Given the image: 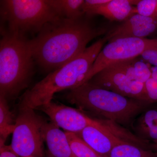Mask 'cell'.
<instances>
[{"mask_svg": "<svg viewBox=\"0 0 157 157\" xmlns=\"http://www.w3.org/2000/svg\"><path fill=\"white\" fill-rule=\"evenodd\" d=\"M1 33L26 37L38 34L47 24L61 18L48 0L1 1Z\"/></svg>", "mask_w": 157, "mask_h": 157, "instance_id": "5b68a950", "label": "cell"}, {"mask_svg": "<svg viewBox=\"0 0 157 157\" xmlns=\"http://www.w3.org/2000/svg\"><path fill=\"white\" fill-rule=\"evenodd\" d=\"M110 0H84L82 5V11L85 14L99 6L109 2Z\"/></svg>", "mask_w": 157, "mask_h": 157, "instance_id": "603a6c76", "label": "cell"}, {"mask_svg": "<svg viewBox=\"0 0 157 157\" xmlns=\"http://www.w3.org/2000/svg\"><path fill=\"white\" fill-rule=\"evenodd\" d=\"M42 135L52 156L77 157L71 148L65 132L52 122H45L42 127Z\"/></svg>", "mask_w": 157, "mask_h": 157, "instance_id": "7c38bea8", "label": "cell"}, {"mask_svg": "<svg viewBox=\"0 0 157 157\" xmlns=\"http://www.w3.org/2000/svg\"><path fill=\"white\" fill-rule=\"evenodd\" d=\"M136 13L144 16L157 17V0H139Z\"/></svg>", "mask_w": 157, "mask_h": 157, "instance_id": "ffe728a7", "label": "cell"}, {"mask_svg": "<svg viewBox=\"0 0 157 157\" xmlns=\"http://www.w3.org/2000/svg\"><path fill=\"white\" fill-rule=\"evenodd\" d=\"M17 155L11 150L10 146L6 144H0V157H17Z\"/></svg>", "mask_w": 157, "mask_h": 157, "instance_id": "cb8c5ba5", "label": "cell"}, {"mask_svg": "<svg viewBox=\"0 0 157 157\" xmlns=\"http://www.w3.org/2000/svg\"><path fill=\"white\" fill-rule=\"evenodd\" d=\"M149 108L135 119L131 128L137 137L154 143L157 141V108Z\"/></svg>", "mask_w": 157, "mask_h": 157, "instance_id": "5bb4252c", "label": "cell"}, {"mask_svg": "<svg viewBox=\"0 0 157 157\" xmlns=\"http://www.w3.org/2000/svg\"><path fill=\"white\" fill-rule=\"evenodd\" d=\"M89 82L124 97L152 104L145 83L132 80L113 66L102 70Z\"/></svg>", "mask_w": 157, "mask_h": 157, "instance_id": "ba28073f", "label": "cell"}, {"mask_svg": "<svg viewBox=\"0 0 157 157\" xmlns=\"http://www.w3.org/2000/svg\"><path fill=\"white\" fill-rule=\"evenodd\" d=\"M105 36L101 38L78 57L62 67L50 72L21 98L19 107L36 109L52 101L56 93L73 89L86 82V76L106 42Z\"/></svg>", "mask_w": 157, "mask_h": 157, "instance_id": "3957f363", "label": "cell"}, {"mask_svg": "<svg viewBox=\"0 0 157 157\" xmlns=\"http://www.w3.org/2000/svg\"><path fill=\"white\" fill-rule=\"evenodd\" d=\"M107 157H157V152L121 141L113 147Z\"/></svg>", "mask_w": 157, "mask_h": 157, "instance_id": "e0dca14e", "label": "cell"}, {"mask_svg": "<svg viewBox=\"0 0 157 157\" xmlns=\"http://www.w3.org/2000/svg\"><path fill=\"white\" fill-rule=\"evenodd\" d=\"M36 109L41 110L48 116L51 121L66 132L78 134L90 125L97 122L78 109L72 108L51 101Z\"/></svg>", "mask_w": 157, "mask_h": 157, "instance_id": "9c48e42d", "label": "cell"}, {"mask_svg": "<svg viewBox=\"0 0 157 157\" xmlns=\"http://www.w3.org/2000/svg\"><path fill=\"white\" fill-rule=\"evenodd\" d=\"M145 85L150 102L152 104L157 103V81L151 77Z\"/></svg>", "mask_w": 157, "mask_h": 157, "instance_id": "7402d4cb", "label": "cell"}, {"mask_svg": "<svg viewBox=\"0 0 157 157\" xmlns=\"http://www.w3.org/2000/svg\"><path fill=\"white\" fill-rule=\"evenodd\" d=\"M1 34L0 96L9 101L29 86L35 61L27 37L6 33Z\"/></svg>", "mask_w": 157, "mask_h": 157, "instance_id": "277c9868", "label": "cell"}, {"mask_svg": "<svg viewBox=\"0 0 157 157\" xmlns=\"http://www.w3.org/2000/svg\"><path fill=\"white\" fill-rule=\"evenodd\" d=\"M45 122L35 109L19 107L10 145L11 150L17 156L43 157L44 140L42 128Z\"/></svg>", "mask_w": 157, "mask_h": 157, "instance_id": "8992f818", "label": "cell"}, {"mask_svg": "<svg viewBox=\"0 0 157 157\" xmlns=\"http://www.w3.org/2000/svg\"><path fill=\"white\" fill-rule=\"evenodd\" d=\"M96 120V123L86 127L76 135L99 155L103 157H107L113 147L122 141Z\"/></svg>", "mask_w": 157, "mask_h": 157, "instance_id": "8fae6325", "label": "cell"}, {"mask_svg": "<svg viewBox=\"0 0 157 157\" xmlns=\"http://www.w3.org/2000/svg\"><path fill=\"white\" fill-rule=\"evenodd\" d=\"M48 2L63 18L76 19L85 14L82 9L84 0H48Z\"/></svg>", "mask_w": 157, "mask_h": 157, "instance_id": "2e32d148", "label": "cell"}, {"mask_svg": "<svg viewBox=\"0 0 157 157\" xmlns=\"http://www.w3.org/2000/svg\"><path fill=\"white\" fill-rule=\"evenodd\" d=\"M15 120L9 109L8 101L0 96V144H4L15 128Z\"/></svg>", "mask_w": 157, "mask_h": 157, "instance_id": "ac0fdd59", "label": "cell"}, {"mask_svg": "<svg viewBox=\"0 0 157 157\" xmlns=\"http://www.w3.org/2000/svg\"><path fill=\"white\" fill-rule=\"evenodd\" d=\"M157 30V17L134 14L123 23L109 31L108 40L113 37L123 36L145 38Z\"/></svg>", "mask_w": 157, "mask_h": 157, "instance_id": "30bf717a", "label": "cell"}, {"mask_svg": "<svg viewBox=\"0 0 157 157\" xmlns=\"http://www.w3.org/2000/svg\"><path fill=\"white\" fill-rule=\"evenodd\" d=\"M153 41L154 39L131 37L111 38L98 54L86 76V82L105 68L140 56Z\"/></svg>", "mask_w": 157, "mask_h": 157, "instance_id": "52a82bcc", "label": "cell"}, {"mask_svg": "<svg viewBox=\"0 0 157 157\" xmlns=\"http://www.w3.org/2000/svg\"><path fill=\"white\" fill-rule=\"evenodd\" d=\"M138 58L111 66L132 80L145 83L151 77V69L149 67L148 64Z\"/></svg>", "mask_w": 157, "mask_h": 157, "instance_id": "9a60e30c", "label": "cell"}, {"mask_svg": "<svg viewBox=\"0 0 157 157\" xmlns=\"http://www.w3.org/2000/svg\"><path fill=\"white\" fill-rule=\"evenodd\" d=\"M154 147L156 149L157 152V141L156 142H154L153 144Z\"/></svg>", "mask_w": 157, "mask_h": 157, "instance_id": "d4e9b609", "label": "cell"}, {"mask_svg": "<svg viewBox=\"0 0 157 157\" xmlns=\"http://www.w3.org/2000/svg\"><path fill=\"white\" fill-rule=\"evenodd\" d=\"M138 2L139 0H110L86 14L90 17L101 15L111 21H124L137 13L134 6Z\"/></svg>", "mask_w": 157, "mask_h": 157, "instance_id": "4fadbf2b", "label": "cell"}, {"mask_svg": "<svg viewBox=\"0 0 157 157\" xmlns=\"http://www.w3.org/2000/svg\"><path fill=\"white\" fill-rule=\"evenodd\" d=\"M85 14L78 18L61 17L47 24L29 40L34 61L47 71L62 67L78 57L93 39L107 32Z\"/></svg>", "mask_w": 157, "mask_h": 157, "instance_id": "6da1fadb", "label": "cell"}, {"mask_svg": "<svg viewBox=\"0 0 157 157\" xmlns=\"http://www.w3.org/2000/svg\"><path fill=\"white\" fill-rule=\"evenodd\" d=\"M141 59L148 64L157 67V39L140 56Z\"/></svg>", "mask_w": 157, "mask_h": 157, "instance_id": "44dd1931", "label": "cell"}, {"mask_svg": "<svg viewBox=\"0 0 157 157\" xmlns=\"http://www.w3.org/2000/svg\"><path fill=\"white\" fill-rule=\"evenodd\" d=\"M46 157H54L53 156H52V155H49L48 156H47Z\"/></svg>", "mask_w": 157, "mask_h": 157, "instance_id": "484cf974", "label": "cell"}, {"mask_svg": "<svg viewBox=\"0 0 157 157\" xmlns=\"http://www.w3.org/2000/svg\"><path fill=\"white\" fill-rule=\"evenodd\" d=\"M68 102L98 119L131 128L135 119L151 104L124 97L90 82L70 90L65 95Z\"/></svg>", "mask_w": 157, "mask_h": 157, "instance_id": "7a4b0ae2", "label": "cell"}, {"mask_svg": "<svg viewBox=\"0 0 157 157\" xmlns=\"http://www.w3.org/2000/svg\"><path fill=\"white\" fill-rule=\"evenodd\" d=\"M71 148L77 157H103L74 133L65 132Z\"/></svg>", "mask_w": 157, "mask_h": 157, "instance_id": "d6986e66", "label": "cell"}]
</instances>
